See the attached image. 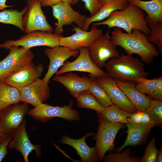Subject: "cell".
I'll list each match as a JSON object with an SVG mask.
<instances>
[{
  "label": "cell",
  "mask_w": 162,
  "mask_h": 162,
  "mask_svg": "<svg viewBox=\"0 0 162 162\" xmlns=\"http://www.w3.org/2000/svg\"><path fill=\"white\" fill-rule=\"evenodd\" d=\"M111 33V39L115 44L122 47L128 54L138 55L146 64H151L159 55L158 50L148 40L147 36L138 29H134L128 33L123 32L121 28L115 27Z\"/></svg>",
  "instance_id": "obj_1"
},
{
  "label": "cell",
  "mask_w": 162,
  "mask_h": 162,
  "mask_svg": "<svg viewBox=\"0 0 162 162\" xmlns=\"http://www.w3.org/2000/svg\"><path fill=\"white\" fill-rule=\"evenodd\" d=\"M91 24L97 26L106 25L109 29L118 27L123 29L128 33H131L134 29H138L146 36L150 33L143 10L130 3L124 9L112 12L106 20Z\"/></svg>",
  "instance_id": "obj_2"
},
{
  "label": "cell",
  "mask_w": 162,
  "mask_h": 162,
  "mask_svg": "<svg viewBox=\"0 0 162 162\" xmlns=\"http://www.w3.org/2000/svg\"><path fill=\"white\" fill-rule=\"evenodd\" d=\"M105 67L109 76L123 81L137 83L139 79L146 78L148 74L145 70L143 64L128 54L111 58Z\"/></svg>",
  "instance_id": "obj_3"
},
{
  "label": "cell",
  "mask_w": 162,
  "mask_h": 162,
  "mask_svg": "<svg viewBox=\"0 0 162 162\" xmlns=\"http://www.w3.org/2000/svg\"><path fill=\"white\" fill-rule=\"evenodd\" d=\"M99 125L95 136L96 147L98 157L100 160L103 159L108 151L115 149L114 141L119 130L124 127V123L111 122L105 119L98 113Z\"/></svg>",
  "instance_id": "obj_4"
},
{
  "label": "cell",
  "mask_w": 162,
  "mask_h": 162,
  "mask_svg": "<svg viewBox=\"0 0 162 162\" xmlns=\"http://www.w3.org/2000/svg\"><path fill=\"white\" fill-rule=\"evenodd\" d=\"M23 35L17 40H8L0 44V48L7 49L11 46H21L31 48L38 46L53 48L60 46L59 39L62 35L46 31H35Z\"/></svg>",
  "instance_id": "obj_5"
},
{
  "label": "cell",
  "mask_w": 162,
  "mask_h": 162,
  "mask_svg": "<svg viewBox=\"0 0 162 162\" xmlns=\"http://www.w3.org/2000/svg\"><path fill=\"white\" fill-rule=\"evenodd\" d=\"M8 56L0 62V81L32 62L34 55L31 48L12 46Z\"/></svg>",
  "instance_id": "obj_6"
},
{
  "label": "cell",
  "mask_w": 162,
  "mask_h": 162,
  "mask_svg": "<svg viewBox=\"0 0 162 162\" xmlns=\"http://www.w3.org/2000/svg\"><path fill=\"white\" fill-rule=\"evenodd\" d=\"M72 101L68 106H53L41 104L28 112V113L34 119L46 123L50 119L55 117L61 118L69 121L78 120L80 119L79 112L72 108Z\"/></svg>",
  "instance_id": "obj_7"
},
{
  "label": "cell",
  "mask_w": 162,
  "mask_h": 162,
  "mask_svg": "<svg viewBox=\"0 0 162 162\" xmlns=\"http://www.w3.org/2000/svg\"><path fill=\"white\" fill-rule=\"evenodd\" d=\"M117 46L111 40L108 31L95 40L88 47L89 56L98 68L105 67L107 60L120 56Z\"/></svg>",
  "instance_id": "obj_8"
},
{
  "label": "cell",
  "mask_w": 162,
  "mask_h": 162,
  "mask_svg": "<svg viewBox=\"0 0 162 162\" xmlns=\"http://www.w3.org/2000/svg\"><path fill=\"white\" fill-rule=\"evenodd\" d=\"M27 103L13 104L1 110L0 135L13 136L19 127L28 112Z\"/></svg>",
  "instance_id": "obj_9"
},
{
  "label": "cell",
  "mask_w": 162,
  "mask_h": 162,
  "mask_svg": "<svg viewBox=\"0 0 162 162\" xmlns=\"http://www.w3.org/2000/svg\"><path fill=\"white\" fill-rule=\"evenodd\" d=\"M28 9L22 19L26 33L35 31L52 32L53 28L47 21L39 0H27Z\"/></svg>",
  "instance_id": "obj_10"
},
{
  "label": "cell",
  "mask_w": 162,
  "mask_h": 162,
  "mask_svg": "<svg viewBox=\"0 0 162 162\" xmlns=\"http://www.w3.org/2000/svg\"><path fill=\"white\" fill-rule=\"evenodd\" d=\"M88 47H84L79 49L80 54L72 62L66 61L55 74L60 75L73 71L84 72L89 73V75L96 78L106 74L102 70L97 67L90 58L88 53Z\"/></svg>",
  "instance_id": "obj_11"
},
{
  "label": "cell",
  "mask_w": 162,
  "mask_h": 162,
  "mask_svg": "<svg viewBox=\"0 0 162 162\" xmlns=\"http://www.w3.org/2000/svg\"><path fill=\"white\" fill-rule=\"evenodd\" d=\"M96 79L98 84L104 90L114 105L130 113L137 111L118 87L114 78L106 73L104 76Z\"/></svg>",
  "instance_id": "obj_12"
},
{
  "label": "cell",
  "mask_w": 162,
  "mask_h": 162,
  "mask_svg": "<svg viewBox=\"0 0 162 162\" xmlns=\"http://www.w3.org/2000/svg\"><path fill=\"white\" fill-rule=\"evenodd\" d=\"M71 5L68 2L61 1L51 7L53 16L58 20L54 31L55 33L62 35L64 31L63 26L70 25L73 22L82 28L87 17L74 10Z\"/></svg>",
  "instance_id": "obj_13"
},
{
  "label": "cell",
  "mask_w": 162,
  "mask_h": 162,
  "mask_svg": "<svg viewBox=\"0 0 162 162\" xmlns=\"http://www.w3.org/2000/svg\"><path fill=\"white\" fill-rule=\"evenodd\" d=\"M72 26V30L75 33L69 36H63L59 39L60 46L67 47L72 50H78L82 47H89L95 40L103 35L102 30L98 28L96 25H92L88 32L83 30L78 26Z\"/></svg>",
  "instance_id": "obj_14"
},
{
  "label": "cell",
  "mask_w": 162,
  "mask_h": 162,
  "mask_svg": "<svg viewBox=\"0 0 162 162\" xmlns=\"http://www.w3.org/2000/svg\"><path fill=\"white\" fill-rule=\"evenodd\" d=\"M44 69L42 64L36 65L32 62L10 74L2 80L8 85L20 88L39 78Z\"/></svg>",
  "instance_id": "obj_15"
},
{
  "label": "cell",
  "mask_w": 162,
  "mask_h": 162,
  "mask_svg": "<svg viewBox=\"0 0 162 162\" xmlns=\"http://www.w3.org/2000/svg\"><path fill=\"white\" fill-rule=\"evenodd\" d=\"M18 89L20 95V101L30 104L34 107L46 101L50 94L48 84L40 78Z\"/></svg>",
  "instance_id": "obj_16"
},
{
  "label": "cell",
  "mask_w": 162,
  "mask_h": 162,
  "mask_svg": "<svg viewBox=\"0 0 162 162\" xmlns=\"http://www.w3.org/2000/svg\"><path fill=\"white\" fill-rule=\"evenodd\" d=\"M44 52L50 60L48 70L43 79L47 84L53 75L68 58L71 57H76L79 53L78 50H72L67 47L61 46L46 48Z\"/></svg>",
  "instance_id": "obj_17"
},
{
  "label": "cell",
  "mask_w": 162,
  "mask_h": 162,
  "mask_svg": "<svg viewBox=\"0 0 162 162\" xmlns=\"http://www.w3.org/2000/svg\"><path fill=\"white\" fill-rule=\"evenodd\" d=\"M26 122L24 120L15 132L13 138L8 145L9 149H15L22 154L25 162H28V156L33 150L36 151V156H41V147L34 145L30 141L26 130Z\"/></svg>",
  "instance_id": "obj_18"
},
{
  "label": "cell",
  "mask_w": 162,
  "mask_h": 162,
  "mask_svg": "<svg viewBox=\"0 0 162 162\" xmlns=\"http://www.w3.org/2000/svg\"><path fill=\"white\" fill-rule=\"evenodd\" d=\"M62 76L56 75L52 80L60 82L66 88L70 94L76 98L81 94L89 91L91 84L90 78L80 76L70 72Z\"/></svg>",
  "instance_id": "obj_19"
},
{
  "label": "cell",
  "mask_w": 162,
  "mask_h": 162,
  "mask_svg": "<svg viewBox=\"0 0 162 162\" xmlns=\"http://www.w3.org/2000/svg\"><path fill=\"white\" fill-rule=\"evenodd\" d=\"M93 134L92 132L88 133L82 138L78 139H72L66 135L62 137L60 142L74 148L80 157L82 162H98L100 160L97 155L96 147H89L86 142V138Z\"/></svg>",
  "instance_id": "obj_20"
},
{
  "label": "cell",
  "mask_w": 162,
  "mask_h": 162,
  "mask_svg": "<svg viewBox=\"0 0 162 162\" xmlns=\"http://www.w3.org/2000/svg\"><path fill=\"white\" fill-rule=\"evenodd\" d=\"M115 80L118 87L125 95L137 111H145L150 104L151 99L149 97L138 90L134 83Z\"/></svg>",
  "instance_id": "obj_21"
},
{
  "label": "cell",
  "mask_w": 162,
  "mask_h": 162,
  "mask_svg": "<svg viewBox=\"0 0 162 162\" xmlns=\"http://www.w3.org/2000/svg\"><path fill=\"white\" fill-rule=\"evenodd\" d=\"M128 128L127 135L122 145L116 149V152H121L125 147H136L145 144L152 128L130 122L126 124Z\"/></svg>",
  "instance_id": "obj_22"
},
{
  "label": "cell",
  "mask_w": 162,
  "mask_h": 162,
  "mask_svg": "<svg viewBox=\"0 0 162 162\" xmlns=\"http://www.w3.org/2000/svg\"><path fill=\"white\" fill-rule=\"evenodd\" d=\"M130 3L128 0H115L103 4L99 10L94 15L86 18L82 29L87 31L90 25L96 22H99L109 17L112 12L125 9Z\"/></svg>",
  "instance_id": "obj_23"
},
{
  "label": "cell",
  "mask_w": 162,
  "mask_h": 162,
  "mask_svg": "<svg viewBox=\"0 0 162 162\" xmlns=\"http://www.w3.org/2000/svg\"><path fill=\"white\" fill-rule=\"evenodd\" d=\"M132 3L144 10L151 19L162 22V0L145 1L141 0H128Z\"/></svg>",
  "instance_id": "obj_24"
},
{
  "label": "cell",
  "mask_w": 162,
  "mask_h": 162,
  "mask_svg": "<svg viewBox=\"0 0 162 162\" xmlns=\"http://www.w3.org/2000/svg\"><path fill=\"white\" fill-rule=\"evenodd\" d=\"M20 101L18 89L0 81V109L2 110L9 106Z\"/></svg>",
  "instance_id": "obj_25"
},
{
  "label": "cell",
  "mask_w": 162,
  "mask_h": 162,
  "mask_svg": "<svg viewBox=\"0 0 162 162\" xmlns=\"http://www.w3.org/2000/svg\"><path fill=\"white\" fill-rule=\"evenodd\" d=\"M28 8L27 5L20 11L14 9H6L0 11V22L14 25L24 31L22 19Z\"/></svg>",
  "instance_id": "obj_26"
},
{
  "label": "cell",
  "mask_w": 162,
  "mask_h": 162,
  "mask_svg": "<svg viewBox=\"0 0 162 162\" xmlns=\"http://www.w3.org/2000/svg\"><path fill=\"white\" fill-rule=\"evenodd\" d=\"M146 20L150 29L149 34L147 36L148 40L156 44L159 53H162V22L156 21L145 16Z\"/></svg>",
  "instance_id": "obj_27"
},
{
  "label": "cell",
  "mask_w": 162,
  "mask_h": 162,
  "mask_svg": "<svg viewBox=\"0 0 162 162\" xmlns=\"http://www.w3.org/2000/svg\"><path fill=\"white\" fill-rule=\"evenodd\" d=\"M76 99L77 106L80 107L91 109L100 114L105 111V107L100 104L88 91L81 94Z\"/></svg>",
  "instance_id": "obj_28"
},
{
  "label": "cell",
  "mask_w": 162,
  "mask_h": 162,
  "mask_svg": "<svg viewBox=\"0 0 162 162\" xmlns=\"http://www.w3.org/2000/svg\"><path fill=\"white\" fill-rule=\"evenodd\" d=\"M131 113L117 107L113 104L105 107L104 113L100 115L106 120L111 122L128 123L127 118Z\"/></svg>",
  "instance_id": "obj_29"
},
{
  "label": "cell",
  "mask_w": 162,
  "mask_h": 162,
  "mask_svg": "<svg viewBox=\"0 0 162 162\" xmlns=\"http://www.w3.org/2000/svg\"><path fill=\"white\" fill-rule=\"evenodd\" d=\"M90 76L91 84L88 91L105 107L113 104L106 92L98 84L96 78Z\"/></svg>",
  "instance_id": "obj_30"
},
{
  "label": "cell",
  "mask_w": 162,
  "mask_h": 162,
  "mask_svg": "<svg viewBox=\"0 0 162 162\" xmlns=\"http://www.w3.org/2000/svg\"><path fill=\"white\" fill-rule=\"evenodd\" d=\"M127 120L129 122L133 124L152 128L158 125L152 116L146 111H137L135 113H131Z\"/></svg>",
  "instance_id": "obj_31"
},
{
  "label": "cell",
  "mask_w": 162,
  "mask_h": 162,
  "mask_svg": "<svg viewBox=\"0 0 162 162\" xmlns=\"http://www.w3.org/2000/svg\"><path fill=\"white\" fill-rule=\"evenodd\" d=\"M131 151L130 148H128L122 153L110 152L109 154L104 156L103 160L105 162H140V158L130 156Z\"/></svg>",
  "instance_id": "obj_32"
},
{
  "label": "cell",
  "mask_w": 162,
  "mask_h": 162,
  "mask_svg": "<svg viewBox=\"0 0 162 162\" xmlns=\"http://www.w3.org/2000/svg\"><path fill=\"white\" fill-rule=\"evenodd\" d=\"M158 81L159 77L152 79L142 78L138 81L136 88L141 93L149 95L151 94L157 88Z\"/></svg>",
  "instance_id": "obj_33"
},
{
  "label": "cell",
  "mask_w": 162,
  "mask_h": 162,
  "mask_svg": "<svg viewBox=\"0 0 162 162\" xmlns=\"http://www.w3.org/2000/svg\"><path fill=\"white\" fill-rule=\"evenodd\" d=\"M145 111L152 116L158 125L162 123V100L151 99L149 105Z\"/></svg>",
  "instance_id": "obj_34"
},
{
  "label": "cell",
  "mask_w": 162,
  "mask_h": 162,
  "mask_svg": "<svg viewBox=\"0 0 162 162\" xmlns=\"http://www.w3.org/2000/svg\"><path fill=\"white\" fill-rule=\"evenodd\" d=\"M155 140L153 137L148 143L145 150L144 155L140 158V162H156L159 150L157 148Z\"/></svg>",
  "instance_id": "obj_35"
},
{
  "label": "cell",
  "mask_w": 162,
  "mask_h": 162,
  "mask_svg": "<svg viewBox=\"0 0 162 162\" xmlns=\"http://www.w3.org/2000/svg\"><path fill=\"white\" fill-rule=\"evenodd\" d=\"M85 3L84 7L90 13L91 16L95 14L103 4L100 0H80Z\"/></svg>",
  "instance_id": "obj_36"
},
{
  "label": "cell",
  "mask_w": 162,
  "mask_h": 162,
  "mask_svg": "<svg viewBox=\"0 0 162 162\" xmlns=\"http://www.w3.org/2000/svg\"><path fill=\"white\" fill-rule=\"evenodd\" d=\"M13 136H2L0 141V162L5 158L8 153V145L12 140Z\"/></svg>",
  "instance_id": "obj_37"
},
{
  "label": "cell",
  "mask_w": 162,
  "mask_h": 162,
  "mask_svg": "<svg viewBox=\"0 0 162 162\" xmlns=\"http://www.w3.org/2000/svg\"><path fill=\"white\" fill-rule=\"evenodd\" d=\"M148 97L150 99L162 100V77H159L158 86L154 91Z\"/></svg>",
  "instance_id": "obj_38"
},
{
  "label": "cell",
  "mask_w": 162,
  "mask_h": 162,
  "mask_svg": "<svg viewBox=\"0 0 162 162\" xmlns=\"http://www.w3.org/2000/svg\"><path fill=\"white\" fill-rule=\"evenodd\" d=\"M42 7L51 6L56 4L61 1V0H39Z\"/></svg>",
  "instance_id": "obj_39"
},
{
  "label": "cell",
  "mask_w": 162,
  "mask_h": 162,
  "mask_svg": "<svg viewBox=\"0 0 162 162\" xmlns=\"http://www.w3.org/2000/svg\"><path fill=\"white\" fill-rule=\"evenodd\" d=\"M7 0H0V10H4L5 8L9 7H13V5H9L6 4Z\"/></svg>",
  "instance_id": "obj_40"
},
{
  "label": "cell",
  "mask_w": 162,
  "mask_h": 162,
  "mask_svg": "<svg viewBox=\"0 0 162 162\" xmlns=\"http://www.w3.org/2000/svg\"><path fill=\"white\" fill-rule=\"evenodd\" d=\"M157 162H162V146L161 147L160 150L159 151L157 158Z\"/></svg>",
  "instance_id": "obj_41"
},
{
  "label": "cell",
  "mask_w": 162,
  "mask_h": 162,
  "mask_svg": "<svg viewBox=\"0 0 162 162\" xmlns=\"http://www.w3.org/2000/svg\"><path fill=\"white\" fill-rule=\"evenodd\" d=\"M80 0H61V1L68 2L71 5H74L77 3Z\"/></svg>",
  "instance_id": "obj_42"
},
{
  "label": "cell",
  "mask_w": 162,
  "mask_h": 162,
  "mask_svg": "<svg viewBox=\"0 0 162 162\" xmlns=\"http://www.w3.org/2000/svg\"><path fill=\"white\" fill-rule=\"evenodd\" d=\"M114 0H100L103 4L111 2Z\"/></svg>",
  "instance_id": "obj_43"
},
{
  "label": "cell",
  "mask_w": 162,
  "mask_h": 162,
  "mask_svg": "<svg viewBox=\"0 0 162 162\" xmlns=\"http://www.w3.org/2000/svg\"><path fill=\"white\" fill-rule=\"evenodd\" d=\"M2 136H1V135H0V141L1 139Z\"/></svg>",
  "instance_id": "obj_44"
},
{
  "label": "cell",
  "mask_w": 162,
  "mask_h": 162,
  "mask_svg": "<svg viewBox=\"0 0 162 162\" xmlns=\"http://www.w3.org/2000/svg\"><path fill=\"white\" fill-rule=\"evenodd\" d=\"M0 111H1V110H0Z\"/></svg>",
  "instance_id": "obj_45"
}]
</instances>
